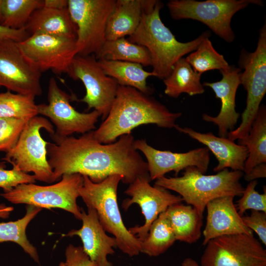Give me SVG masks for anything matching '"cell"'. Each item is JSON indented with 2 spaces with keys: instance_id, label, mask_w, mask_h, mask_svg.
<instances>
[{
  "instance_id": "obj_1",
  "label": "cell",
  "mask_w": 266,
  "mask_h": 266,
  "mask_svg": "<svg viewBox=\"0 0 266 266\" xmlns=\"http://www.w3.org/2000/svg\"><path fill=\"white\" fill-rule=\"evenodd\" d=\"M92 131L78 138L50 135L54 143L48 142L46 148L54 182L65 174L79 173L94 183L117 174L122 177V182L130 184L137 177L149 174L147 163L135 149L131 133L103 144L95 138Z\"/></svg>"
},
{
  "instance_id": "obj_2",
  "label": "cell",
  "mask_w": 266,
  "mask_h": 266,
  "mask_svg": "<svg viewBox=\"0 0 266 266\" xmlns=\"http://www.w3.org/2000/svg\"><path fill=\"white\" fill-rule=\"evenodd\" d=\"M181 112H172L149 95L128 86L119 85L115 100L106 118L93 131L95 138L103 144L114 142L121 136L131 133L136 127L155 124L172 128Z\"/></svg>"
},
{
  "instance_id": "obj_3",
  "label": "cell",
  "mask_w": 266,
  "mask_h": 266,
  "mask_svg": "<svg viewBox=\"0 0 266 266\" xmlns=\"http://www.w3.org/2000/svg\"><path fill=\"white\" fill-rule=\"evenodd\" d=\"M163 6V2L158 0L154 7L145 9L137 29L127 38L147 49L151 57L152 71L155 77L163 80L169 75L176 62L196 50L211 35L210 32L205 31L192 41H178L161 20L160 12Z\"/></svg>"
},
{
  "instance_id": "obj_4",
  "label": "cell",
  "mask_w": 266,
  "mask_h": 266,
  "mask_svg": "<svg viewBox=\"0 0 266 266\" xmlns=\"http://www.w3.org/2000/svg\"><path fill=\"white\" fill-rule=\"evenodd\" d=\"M244 173L225 168L215 174L205 175L195 166L184 169L180 177H161L156 186L177 193L187 204L203 215L210 201L225 196L241 197L244 188L240 182Z\"/></svg>"
},
{
  "instance_id": "obj_5",
  "label": "cell",
  "mask_w": 266,
  "mask_h": 266,
  "mask_svg": "<svg viewBox=\"0 0 266 266\" xmlns=\"http://www.w3.org/2000/svg\"><path fill=\"white\" fill-rule=\"evenodd\" d=\"M83 177L79 197L87 207L95 209L103 229L115 238L117 247L130 257L137 256L141 241L125 226L117 201L118 187L122 177L111 175L100 183L93 182L87 176Z\"/></svg>"
},
{
  "instance_id": "obj_6",
  "label": "cell",
  "mask_w": 266,
  "mask_h": 266,
  "mask_svg": "<svg viewBox=\"0 0 266 266\" xmlns=\"http://www.w3.org/2000/svg\"><path fill=\"white\" fill-rule=\"evenodd\" d=\"M241 69L240 84L247 91L246 106L241 114V122L230 131L227 137L231 140L245 138L266 93V25L260 30L257 46L253 52L242 49L238 60Z\"/></svg>"
},
{
  "instance_id": "obj_7",
  "label": "cell",
  "mask_w": 266,
  "mask_h": 266,
  "mask_svg": "<svg viewBox=\"0 0 266 266\" xmlns=\"http://www.w3.org/2000/svg\"><path fill=\"white\" fill-rule=\"evenodd\" d=\"M41 129L50 135L55 133L52 124L45 117L36 116L28 120L17 143L2 159L26 173H33L35 180L52 183L53 172L47 159L48 142L40 135Z\"/></svg>"
},
{
  "instance_id": "obj_8",
  "label": "cell",
  "mask_w": 266,
  "mask_h": 266,
  "mask_svg": "<svg viewBox=\"0 0 266 266\" xmlns=\"http://www.w3.org/2000/svg\"><path fill=\"white\" fill-rule=\"evenodd\" d=\"M83 183L82 175L65 174L56 184L46 186L21 184L0 196L13 204L32 205L41 209H62L81 220V209L77 205V199Z\"/></svg>"
},
{
  "instance_id": "obj_9",
  "label": "cell",
  "mask_w": 266,
  "mask_h": 266,
  "mask_svg": "<svg viewBox=\"0 0 266 266\" xmlns=\"http://www.w3.org/2000/svg\"><path fill=\"white\" fill-rule=\"evenodd\" d=\"M252 4L262 6L263 2L261 0H170L167 6L172 19L200 21L230 43L235 38L231 26L233 16Z\"/></svg>"
},
{
  "instance_id": "obj_10",
  "label": "cell",
  "mask_w": 266,
  "mask_h": 266,
  "mask_svg": "<svg viewBox=\"0 0 266 266\" xmlns=\"http://www.w3.org/2000/svg\"><path fill=\"white\" fill-rule=\"evenodd\" d=\"M116 0H68L67 8L76 27V44L80 56L98 54L106 39L108 18Z\"/></svg>"
},
{
  "instance_id": "obj_11",
  "label": "cell",
  "mask_w": 266,
  "mask_h": 266,
  "mask_svg": "<svg viewBox=\"0 0 266 266\" xmlns=\"http://www.w3.org/2000/svg\"><path fill=\"white\" fill-rule=\"evenodd\" d=\"M205 246L200 266H266V251L253 234L223 235Z\"/></svg>"
},
{
  "instance_id": "obj_12",
  "label": "cell",
  "mask_w": 266,
  "mask_h": 266,
  "mask_svg": "<svg viewBox=\"0 0 266 266\" xmlns=\"http://www.w3.org/2000/svg\"><path fill=\"white\" fill-rule=\"evenodd\" d=\"M76 38L36 33L17 42L24 57L37 70L68 73L77 54Z\"/></svg>"
},
{
  "instance_id": "obj_13",
  "label": "cell",
  "mask_w": 266,
  "mask_h": 266,
  "mask_svg": "<svg viewBox=\"0 0 266 266\" xmlns=\"http://www.w3.org/2000/svg\"><path fill=\"white\" fill-rule=\"evenodd\" d=\"M67 74L74 80H81L85 86L86 95L80 101L87 104L88 110L98 111L104 120L116 96V81L104 72L94 55H76Z\"/></svg>"
},
{
  "instance_id": "obj_14",
  "label": "cell",
  "mask_w": 266,
  "mask_h": 266,
  "mask_svg": "<svg viewBox=\"0 0 266 266\" xmlns=\"http://www.w3.org/2000/svg\"><path fill=\"white\" fill-rule=\"evenodd\" d=\"M48 103L37 105L38 114L49 118L56 127L54 134L65 137L74 133L84 134L96 129L100 114L93 110L80 112L71 105V97L51 77L48 83Z\"/></svg>"
},
{
  "instance_id": "obj_15",
  "label": "cell",
  "mask_w": 266,
  "mask_h": 266,
  "mask_svg": "<svg viewBox=\"0 0 266 266\" xmlns=\"http://www.w3.org/2000/svg\"><path fill=\"white\" fill-rule=\"evenodd\" d=\"M149 175L137 177L124 192L131 197L124 200L123 208L127 211L134 203L138 204L144 217V223L129 228L130 232L140 241L147 236L152 223L159 215L170 206L180 203L183 200L180 196L170 193L168 190L160 186H152Z\"/></svg>"
},
{
  "instance_id": "obj_16",
  "label": "cell",
  "mask_w": 266,
  "mask_h": 266,
  "mask_svg": "<svg viewBox=\"0 0 266 266\" xmlns=\"http://www.w3.org/2000/svg\"><path fill=\"white\" fill-rule=\"evenodd\" d=\"M41 73L24 57L17 42L0 41V87L18 94L40 96Z\"/></svg>"
},
{
  "instance_id": "obj_17",
  "label": "cell",
  "mask_w": 266,
  "mask_h": 266,
  "mask_svg": "<svg viewBox=\"0 0 266 266\" xmlns=\"http://www.w3.org/2000/svg\"><path fill=\"white\" fill-rule=\"evenodd\" d=\"M133 145L147 160L151 180L164 177L172 171L177 176L181 170L190 166H195L205 173L209 165L210 151L207 147L196 148L185 153H176L156 149L148 144L144 139L134 140Z\"/></svg>"
},
{
  "instance_id": "obj_18",
  "label": "cell",
  "mask_w": 266,
  "mask_h": 266,
  "mask_svg": "<svg viewBox=\"0 0 266 266\" xmlns=\"http://www.w3.org/2000/svg\"><path fill=\"white\" fill-rule=\"evenodd\" d=\"M241 70L233 65L229 66L227 68L220 70L222 75L220 80L203 84V86L211 88L216 98L221 100L220 111L216 116L206 113L202 116L204 121L212 123L218 127L220 137H227L228 133L234 129L239 118L240 114L235 110V96L240 85L239 75Z\"/></svg>"
},
{
  "instance_id": "obj_19",
  "label": "cell",
  "mask_w": 266,
  "mask_h": 266,
  "mask_svg": "<svg viewBox=\"0 0 266 266\" xmlns=\"http://www.w3.org/2000/svg\"><path fill=\"white\" fill-rule=\"evenodd\" d=\"M81 212L82 227L70 231L66 235L80 238L84 252L96 266H113L107 256L115 253L114 248H117L115 238L106 233L94 208L87 207V213L82 209Z\"/></svg>"
},
{
  "instance_id": "obj_20",
  "label": "cell",
  "mask_w": 266,
  "mask_h": 266,
  "mask_svg": "<svg viewBox=\"0 0 266 266\" xmlns=\"http://www.w3.org/2000/svg\"><path fill=\"white\" fill-rule=\"evenodd\" d=\"M233 196L215 199L206 205L207 217L203 231L202 245L219 236L238 233L253 234L243 223L233 203Z\"/></svg>"
},
{
  "instance_id": "obj_21",
  "label": "cell",
  "mask_w": 266,
  "mask_h": 266,
  "mask_svg": "<svg viewBox=\"0 0 266 266\" xmlns=\"http://www.w3.org/2000/svg\"><path fill=\"white\" fill-rule=\"evenodd\" d=\"M175 128L205 145L214 154L218 161L214 171L218 172L228 168L232 170L243 171L248 156L246 147L235 143L227 137L217 136L211 132L201 133L190 128H181L177 125Z\"/></svg>"
},
{
  "instance_id": "obj_22",
  "label": "cell",
  "mask_w": 266,
  "mask_h": 266,
  "mask_svg": "<svg viewBox=\"0 0 266 266\" xmlns=\"http://www.w3.org/2000/svg\"><path fill=\"white\" fill-rule=\"evenodd\" d=\"M149 0H116L106 28V40L131 36L138 27Z\"/></svg>"
},
{
  "instance_id": "obj_23",
  "label": "cell",
  "mask_w": 266,
  "mask_h": 266,
  "mask_svg": "<svg viewBox=\"0 0 266 266\" xmlns=\"http://www.w3.org/2000/svg\"><path fill=\"white\" fill-rule=\"evenodd\" d=\"M25 29L30 35L42 33L76 38V27L67 7L55 9L42 6L36 9Z\"/></svg>"
},
{
  "instance_id": "obj_24",
  "label": "cell",
  "mask_w": 266,
  "mask_h": 266,
  "mask_svg": "<svg viewBox=\"0 0 266 266\" xmlns=\"http://www.w3.org/2000/svg\"><path fill=\"white\" fill-rule=\"evenodd\" d=\"M165 213L176 240L191 244L200 239L203 216L195 207L177 203L168 207Z\"/></svg>"
},
{
  "instance_id": "obj_25",
  "label": "cell",
  "mask_w": 266,
  "mask_h": 266,
  "mask_svg": "<svg viewBox=\"0 0 266 266\" xmlns=\"http://www.w3.org/2000/svg\"><path fill=\"white\" fill-rule=\"evenodd\" d=\"M104 72L115 79L119 85L131 87L147 95L152 90L147 86L146 80L155 76L152 71L145 70L140 64L132 62L97 60Z\"/></svg>"
},
{
  "instance_id": "obj_26",
  "label": "cell",
  "mask_w": 266,
  "mask_h": 266,
  "mask_svg": "<svg viewBox=\"0 0 266 266\" xmlns=\"http://www.w3.org/2000/svg\"><path fill=\"white\" fill-rule=\"evenodd\" d=\"M201 74L194 70L185 58H182L174 65L169 75L163 80L165 94L177 98L186 93L192 96L203 94L204 88L200 82Z\"/></svg>"
},
{
  "instance_id": "obj_27",
  "label": "cell",
  "mask_w": 266,
  "mask_h": 266,
  "mask_svg": "<svg viewBox=\"0 0 266 266\" xmlns=\"http://www.w3.org/2000/svg\"><path fill=\"white\" fill-rule=\"evenodd\" d=\"M238 144L247 147L248 156L243 172L248 173L252 168L266 163V108L264 104L259 110L247 136L238 139Z\"/></svg>"
},
{
  "instance_id": "obj_28",
  "label": "cell",
  "mask_w": 266,
  "mask_h": 266,
  "mask_svg": "<svg viewBox=\"0 0 266 266\" xmlns=\"http://www.w3.org/2000/svg\"><path fill=\"white\" fill-rule=\"evenodd\" d=\"M97 60L120 61L151 66V60L147 49L133 43L125 37L106 40L98 54Z\"/></svg>"
},
{
  "instance_id": "obj_29",
  "label": "cell",
  "mask_w": 266,
  "mask_h": 266,
  "mask_svg": "<svg viewBox=\"0 0 266 266\" xmlns=\"http://www.w3.org/2000/svg\"><path fill=\"white\" fill-rule=\"evenodd\" d=\"M41 209L35 206L27 205L26 214L22 218L15 221L0 223V243H16L37 264L40 263L38 252L27 238L26 229L30 222Z\"/></svg>"
},
{
  "instance_id": "obj_30",
  "label": "cell",
  "mask_w": 266,
  "mask_h": 266,
  "mask_svg": "<svg viewBox=\"0 0 266 266\" xmlns=\"http://www.w3.org/2000/svg\"><path fill=\"white\" fill-rule=\"evenodd\" d=\"M176 241L165 212L161 213L151 224L146 238L141 241L140 253L150 257L165 253Z\"/></svg>"
},
{
  "instance_id": "obj_31",
  "label": "cell",
  "mask_w": 266,
  "mask_h": 266,
  "mask_svg": "<svg viewBox=\"0 0 266 266\" xmlns=\"http://www.w3.org/2000/svg\"><path fill=\"white\" fill-rule=\"evenodd\" d=\"M43 4L41 0H2L0 24L12 29L25 28L33 13Z\"/></svg>"
},
{
  "instance_id": "obj_32",
  "label": "cell",
  "mask_w": 266,
  "mask_h": 266,
  "mask_svg": "<svg viewBox=\"0 0 266 266\" xmlns=\"http://www.w3.org/2000/svg\"><path fill=\"white\" fill-rule=\"evenodd\" d=\"M35 97L12 93H0V118H15L28 121L37 116Z\"/></svg>"
},
{
  "instance_id": "obj_33",
  "label": "cell",
  "mask_w": 266,
  "mask_h": 266,
  "mask_svg": "<svg viewBox=\"0 0 266 266\" xmlns=\"http://www.w3.org/2000/svg\"><path fill=\"white\" fill-rule=\"evenodd\" d=\"M185 59L195 71L201 74L209 70L225 69L230 66L223 55L214 49L209 37L204 39Z\"/></svg>"
},
{
  "instance_id": "obj_34",
  "label": "cell",
  "mask_w": 266,
  "mask_h": 266,
  "mask_svg": "<svg viewBox=\"0 0 266 266\" xmlns=\"http://www.w3.org/2000/svg\"><path fill=\"white\" fill-rule=\"evenodd\" d=\"M256 180L249 182L244 188L241 198L235 205L239 214L242 216L247 210H258L266 213V191L260 194L255 190Z\"/></svg>"
},
{
  "instance_id": "obj_35",
  "label": "cell",
  "mask_w": 266,
  "mask_h": 266,
  "mask_svg": "<svg viewBox=\"0 0 266 266\" xmlns=\"http://www.w3.org/2000/svg\"><path fill=\"white\" fill-rule=\"evenodd\" d=\"M27 122L15 118H0V151L6 153L14 146Z\"/></svg>"
},
{
  "instance_id": "obj_36",
  "label": "cell",
  "mask_w": 266,
  "mask_h": 266,
  "mask_svg": "<svg viewBox=\"0 0 266 266\" xmlns=\"http://www.w3.org/2000/svg\"><path fill=\"white\" fill-rule=\"evenodd\" d=\"M35 182L33 175L26 173L15 167L6 169L2 164H0V188L3 189L4 193L10 191L20 184Z\"/></svg>"
},
{
  "instance_id": "obj_37",
  "label": "cell",
  "mask_w": 266,
  "mask_h": 266,
  "mask_svg": "<svg viewBox=\"0 0 266 266\" xmlns=\"http://www.w3.org/2000/svg\"><path fill=\"white\" fill-rule=\"evenodd\" d=\"M242 219L245 226L255 232L260 240L266 245V213L251 210L250 215L242 216Z\"/></svg>"
},
{
  "instance_id": "obj_38",
  "label": "cell",
  "mask_w": 266,
  "mask_h": 266,
  "mask_svg": "<svg viewBox=\"0 0 266 266\" xmlns=\"http://www.w3.org/2000/svg\"><path fill=\"white\" fill-rule=\"evenodd\" d=\"M66 266H96L84 252L82 246L69 244L65 250Z\"/></svg>"
},
{
  "instance_id": "obj_39",
  "label": "cell",
  "mask_w": 266,
  "mask_h": 266,
  "mask_svg": "<svg viewBox=\"0 0 266 266\" xmlns=\"http://www.w3.org/2000/svg\"><path fill=\"white\" fill-rule=\"evenodd\" d=\"M30 35L25 28L12 29L4 27L0 24V41L12 40L19 42L26 39Z\"/></svg>"
},
{
  "instance_id": "obj_40",
  "label": "cell",
  "mask_w": 266,
  "mask_h": 266,
  "mask_svg": "<svg viewBox=\"0 0 266 266\" xmlns=\"http://www.w3.org/2000/svg\"><path fill=\"white\" fill-rule=\"evenodd\" d=\"M247 181H252L258 178L266 177V163H262L254 166L246 174L243 175Z\"/></svg>"
},
{
  "instance_id": "obj_41",
  "label": "cell",
  "mask_w": 266,
  "mask_h": 266,
  "mask_svg": "<svg viewBox=\"0 0 266 266\" xmlns=\"http://www.w3.org/2000/svg\"><path fill=\"white\" fill-rule=\"evenodd\" d=\"M68 0H44L43 6L55 9H62L67 7Z\"/></svg>"
},
{
  "instance_id": "obj_42",
  "label": "cell",
  "mask_w": 266,
  "mask_h": 266,
  "mask_svg": "<svg viewBox=\"0 0 266 266\" xmlns=\"http://www.w3.org/2000/svg\"><path fill=\"white\" fill-rule=\"evenodd\" d=\"M14 210V207L7 206L4 203L0 204V218L6 219L9 217L10 213Z\"/></svg>"
},
{
  "instance_id": "obj_43",
  "label": "cell",
  "mask_w": 266,
  "mask_h": 266,
  "mask_svg": "<svg viewBox=\"0 0 266 266\" xmlns=\"http://www.w3.org/2000/svg\"><path fill=\"white\" fill-rule=\"evenodd\" d=\"M182 266H200L194 259L191 258H186L182 263Z\"/></svg>"
},
{
  "instance_id": "obj_44",
  "label": "cell",
  "mask_w": 266,
  "mask_h": 266,
  "mask_svg": "<svg viewBox=\"0 0 266 266\" xmlns=\"http://www.w3.org/2000/svg\"><path fill=\"white\" fill-rule=\"evenodd\" d=\"M60 266H66V264L65 263L62 262L61 263H60Z\"/></svg>"
},
{
  "instance_id": "obj_45",
  "label": "cell",
  "mask_w": 266,
  "mask_h": 266,
  "mask_svg": "<svg viewBox=\"0 0 266 266\" xmlns=\"http://www.w3.org/2000/svg\"><path fill=\"white\" fill-rule=\"evenodd\" d=\"M2 2V0H0V8H1Z\"/></svg>"
}]
</instances>
